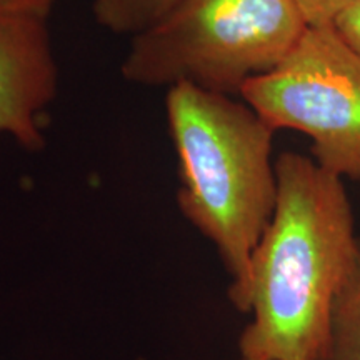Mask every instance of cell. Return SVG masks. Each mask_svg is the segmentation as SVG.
Masks as SVG:
<instances>
[{
    "label": "cell",
    "mask_w": 360,
    "mask_h": 360,
    "mask_svg": "<svg viewBox=\"0 0 360 360\" xmlns=\"http://www.w3.org/2000/svg\"><path fill=\"white\" fill-rule=\"evenodd\" d=\"M272 219L250 260L240 360H322L332 310L357 257L344 179L312 157L276 160Z\"/></svg>",
    "instance_id": "obj_1"
},
{
    "label": "cell",
    "mask_w": 360,
    "mask_h": 360,
    "mask_svg": "<svg viewBox=\"0 0 360 360\" xmlns=\"http://www.w3.org/2000/svg\"><path fill=\"white\" fill-rule=\"evenodd\" d=\"M165 110L180 210L215 245L231 277L229 297L245 314L250 260L276 207V130L249 103L191 84L169 87Z\"/></svg>",
    "instance_id": "obj_2"
},
{
    "label": "cell",
    "mask_w": 360,
    "mask_h": 360,
    "mask_svg": "<svg viewBox=\"0 0 360 360\" xmlns=\"http://www.w3.org/2000/svg\"><path fill=\"white\" fill-rule=\"evenodd\" d=\"M305 30L294 0H180L134 35L122 75L147 87L191 84L231 96L281 64Z\"/></svg>",
    "instance_id": "obj_3"
},
{
    "label": "cell",
    "mask_w": 360,
    "mask_h": 360,
    "mask_svg": "<svg viewBox=\"0 0 360 360\" xmlns=\"http://www.w3.org/2000/svg\"><path fill=\"white\" fill-rule=\"evenodd\" d=\"M238 94L274 130L307 135L323 169L360 179V56L334 27H307L281 64Z\"/></svg>",
    "instance_id": "obj_4"
},
{
    "label": "cell",
    "mask_w": 360,
    "mask_h": 360,
    "mask_svg": "<svg viewBox=\"0 0 360 360\" xmlns=\"http://www.w3.org/2000/svg\"><path fill=\"white\" fill-rule=\"evenodd\" d=\"M58 70L47 17L0 8V135L44 146L40 114L57 96Z\"/></svg>",
    "instance_id": "obj_5"
},
{
    "label": "cell",
    "mask_w": 360,
    "mask_h": 360,
    "mask_svg": "<svg viewBox=\"0 0 360 360\" xmlns=\"http://www.w3.org/2000/svg\"><path fill=\"white\" fill-rule=\"evenodd\" d=\"M322 360H360V242L354 267L332 310Z\"/></svg>",
    "instance_id": "obj_6"
},
{
    "label": "cell",
    "mask_w": 360,
    "mask_h": 360,
    "mask_svg": "<svg viewBox=\"0 0 360 360\" xmlns=\"http://www.w3.org/2000/svg\"><path fill=\"white\" fill-rule=\"evenodd\" d=\"M180 0H94V15L114 34L143 32L167 15Z\"/></svg>",
    "instance_id": "obj_7"
},
{
    "label": "cell",
    "mask_w": 360,
    "mask_h": 360,
    "mask_svg": "<svg viewBox=\"0 0 360 360\" xmlns=\"http://www.w3.org/2000/svg\"><path fill=\"white\" fill-rule=\"evenodd\" d=\"M307 27H327L360 0H294Z\"/></svg>",
    "instance_id": "obj_8"
},
{
    "label": "cell",
    "mask_w": 360,
    "mask_h": 360,
    "mask_svg": "<svg viewBox=\"0 0 360 360\" xmlns=\"http://www.w3.org/2000/svg\"><path fill=\"white\" fill-rule=\"evenodd\" d=\"M332 27L360 56V2L342 13Z\"/></svg>",
    "instance_id": "obj_9"
},
{
    "label": "cell",
    "mask_w": 360,
    "mask_h": 360,
    "mask_svg": "<svg viewBox=\"0 0 360 360\" xmlns=\"http://www.w3.org/2000/svg\"><path fill=\"white\" fill-rule=\"evenodd\" d=\"M56 2L57 0H0V8L29 12L40 17H49V13H51Z\"/></svg>",
    "instance_id": "obj_10"
}]
</instances>
